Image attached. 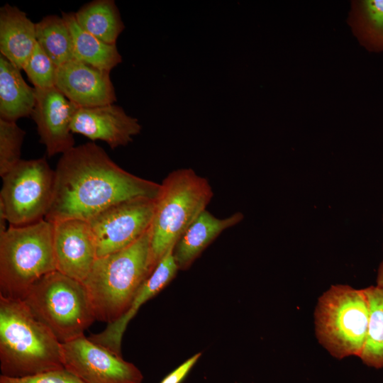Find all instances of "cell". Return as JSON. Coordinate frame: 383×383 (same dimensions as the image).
Segmentation results:
<instances>
[{
	"mask_svg": "<svg viewBox=\"0 0 383 383\" xmlns=\"http://www.w3.org/2000/svg\"><path fill=\"white\" fill-rule=\"evenodd\" d=\"M155 207V199L137 197L111 205L88 220L97 257L121 250L140 239L150 228Z\"/></svg>",
	"mask_w": 383,
	"mask_h": 383,
	"instance_id": "9",
	"label": "cell"
},
{
	"mask_svg": "<svg viewBox=\"0 0 383 383\" xmlns=\"http://www.w3.org/2000/svg\"><path fill=\"white\" fill-rule=\"evenodd\" d=\"M35 104L31 118L36 124L40 142L48 157L62 155L74 147L71 122L77 105L67 99L56 87L35 88Z\"/></svg>",
	"mask_w": 383,
	"mask_h": 383,
	"instance_id": "11",
	"label": "cell"
},
{
	"mask_svg": "<svg viewBox=\"0 0 383 383\" xmlns=\"http://www.w3.org/2000/svg\"><path fill=\"white\" fill-rule=\"evenodd\" d=\"M35 29L37 43L57 67L74 59L72 35L62 16H45Z\"/></svg>",
	"mask_w": 383,
	"mask_h": 383,
	"instance_id": "22",
	"label": "cell"
},
{
	"mask_svg": "<svg viewBox=\"0 0 383 383\" xmlns=\"http://www.w3.org/2000/svg\"><path fill=\"white\" fill-rule=\"evenodd\" d=\"M243 214L236 212L224 218L204 210L188 227L174 246L173 255L179 270L190 267L201 252L225 230L239 223Z\"/></svg>",
	"mask_w": 383,
	"mask_h": 383,
	"instance_id": "16",
	"label": "cell"
},
{
	"mask_svg": "<svg viewBox=\"0 0 383 383\" xmlns=\"http://www.w3.org/2000/svg\"><path fill=\"white\" fill-rule=\"evenodd\" d=\"M22 301L60 343L84 335L96 321L83 283L57 270L36 281Z\"/></svg>",
	"mask_w": 383,
	"mask_h": 383,
	"instance_id": "6",
	"label": "cell"
},
{
	"mask_svg": "<svg viewBox=\"0 0 383 383\" xmlns=\"http://www.w3.org/2000/svg\"><path fill=\"white\" fill-rule=\"evenodd\" d=\"M377 286L383 289V262L381 263L379 268Z\"/></svg>",
	"mask_w": 383,
	"mask_h": 383,
	"instance_id": "28",
	"label": "cell"
},
{
	"mask_svg": "<svg viewBox=\"0 0 383 383\" xmlns=\"http://www.w3.org/2000/svg\"><path fill=\"white\" fill-rule=\"evenodd\" d=\"M171 247L157 264L155 270L144 282L133 299L127 311L115 321L108 323L105 329L92 334L88 338L94 343L122 356L121 343L123 333L130 321L139 308L164 289L176 276L179 268Z\"/></svg>",
	"mask_w": 383,
	"mask_h": 383,
	"instance_id": "15",
	"label": "cell"
},
{
	"mask_svg": "<svg viewBox=\"0 0 383 383\" xmlns=\"http://www.w3.org/2000/svg\"><path fill=\"white\" fill-rule=\"evenodd\" d=\"M370 319L365 289L335 284L318 299L314 311L318 342L335 358L359 357L365 343Z\"/></svg>",
	"mask_w": 383,
	"mask_h": 383,
	"instance_id": "7",
	"label": "cell"
},
{
	"mask_svg": "<svg viewBox=\"0 0 383 383\" xmlns=\"http://www.w3.org/2000/svg\"><path fill=\"white\" fill-rule=\"evenodd\" d=\"M37 43L35 23L15 6L0 9V52L20 70L31 55Z\"/></svg>",
	"mask_w": 383,
	"mask_h": 383,
	"instance_id": "17",
	"label": "cell"
},
{
	"mask_svg": "<svg viewBox=\"0 0 383 383\" xmlns=\"http://www.w3.org/2000/svg\"><path fill=\"white\" fill-rule=\"evenodd\" d=\"M141 128L137 118L113 104L94 107L77 106L71 122L72 133L81 134L92 141L102 140L111 149L132 142Z\"/></svg>",
	"mask_w": 383,
	"mask_h": 383,
	"instance_id": "13",
	"label": "cell"
},
{
	"mask_svg": "<svg viewBox=\"0 0 383 383\" xmlns=\"http://www.w3.org/2000/svg\"><path fill=\"white\" fill-rule=\"evenodd\" d=\"M52 223L56 270L83 282L98 258L88 221L66 219Z\"/></svg>",
	"mask_w": 383,
	"mask_h": 383,
	"instance_id": "12",
	"label": "cell"
},
{
	"mask_svg": "<svg viewBox=\"0 0 383 383\" xmlns=\"http://www.w3.org/2000/svg\"><path fill=\"white\" fill-rule=\"evenodd\" d=\"M199 353L193 355L167 375L160 383H181L201 357Z\"/></svg>",
	"mask_w": 383,
	"mask_h": 383,
	"instance_id": "27",
	"label": "cell"
},
{
	"mask_svg": "<svg viewBox=\"0 0 383 383\" xmlns=\"http://www.w3.org/2000/svg\"><path fill=\"white\" fill-rule=\"evenodd\" d=\"M155 267L150 228L131 245L98 257L82 282L96 320L108 324L123 316Z\"/></svg>",
	"mask_w": 383,
	"mask_h": 383,
	"instance_id": "2",
	"label": "cell"
},
{
	"mask_svg": "<svg viewBox=\"0 0 383 383\" xmlns=\"http://www.w3.org/2000/svg\"><path fill=\"white\" fill-rule=\"evenodd\" d=\"M60 353L64 368L84 383H141L143 379L135 365L84 335L61 343Z\"/></svg>",
	"mask_w": 383,
	"mask_h": 383,
	"instance_id": "10",
	"label": "cell"
},
{
	"mask_svg": "<svg viewBox=\"0 0 383 383\" xmlns=\"http://www.w3.org/2000/svg\"><path fill=\"white\" fill-rule=\"evenodd\" d=\"M57 67L36 43L23 70L34 88L47 89L55 87Z\"/></svg>",
	"mask_w": 383,
	"mask_h": 383,
	"instance_id": "25",
	"label": "cell"
},
{
	"mask_svg": "<svg viewBox=\"0 0 383 383\" xmlns=\"http://www.w3.org/2000/svg\"><path fill=\"white\" fill-rule=\"evenodd\" d=\"M55 270L52 222L9 225L0 235V296L23 300L36 281Z\"/></svg>",
	"mask_w": 383,
	"mask_h": 383,
	"instance_id": "4",
	"label": "cell"
},
{
	"mask_svg": "<svg viewBox=\"0 0 383 383\" xmlns=\"http://www.w3.org/2000/svg\"><path fill=\"white\" fill-rule=\"evenodd\" d=\"M110 72L72 59L57 67L55 87L78 106L113 104L117 98Z\"/></svg>",
	"mask_w": 383,
	"mask_h": 383,
	"instance_id": "14",
	"label": "cell"
},
{
	"mask_svg": "<svg viewBox=\"0 0 383 383\" xmlns=\"http://www.w3.org/2000/svg\"><path fill=\"white\" fill-rule=\"evenodd\" d=\"M72 35L74 59L111 72L122 62L116 45L106 44L79 27L74 13H62Z\"/></svg>",
	"mask_w": 383,
	"mask_h": 383,
	"instance_id": "20",
	"label": "cell"
},
{
	"mask_svg": "<svg viewBox=\"0 0 383 383\" xmlns=\"http://www.w3.org/2000/svg\"><path fill=\"white\" fill-rule=\"evenodd\" d=\"M0 206L11 226L45 218L55 189V172L45 157L21 160L2 177Z\"/></svg>",
	"mask_w": 383,
	"mask_h": 383,
	"instance_id": "8",
	"label": "cell"
},
{
	"mask_svg": "<svg viewBox=\"0 0 383 383\" xmlns=\"http://www.w3.org/2000/svg\"><path fill=\"white\" fill-rule=\"evenodd\" d=\"M26 132L16 121L0 118V175L2 177L21 160Z\"/></svg>",
	"mask_w": 383,
	"mask_h": 383,
	"instance_id": "24",
	"label": "cell"
},
{
	"mask_svg": "<svg viewBox=\"0 0 383 383\" xmlns=\"http://www.w3.org/2000/svg\"><path fill=\"white\" fill-rule=\"evenodd\" d=\"M61 343L22 300L0 296L1 374L21 377L64 368Z\"/></svg>",
	"mask_w": 383,
	"mask_h": 383,
	"instance_id": "3",
	"label": "cell"
},
{
	"mask_svg": "<svg viewBox=\"0 0 383 383\" xmlns=\"http://www.w3.org/2000/svg\"><path fill=\"white\" fill-rule=\"evenodd\" d=\"M21 70L0 55V118L16 121L30 116L35 104V88L23 79Z\"/></svg>",
	"mask_w": 383,
	"mask_h": 383,
	"instance_id": "18",
	"label": "cell"
},
{
	"mask_svg": "<svg viewBox=\"0 0 383 383\" xmlns=\"http://www.w3.org/2000/svg\"><path fill=\"white\" fill-rule=\"evenodd\" d=\"M0 383H84L66 369L47 371L21 377L1 374Z\"/></svg>",
	"mask_w": 383,
	"mask_h": 383,
	"instance_id": "26",
	"label": "cell"
},
{
	"mask_svg": "<svg viewBox=\"0 0 383 383\" xmlns=\"http://www.w3.org/2000/svg\"><path fill=\"white\" fill-rule=\"evenodd\" d=\"M370 307V319L362 361L377 369L383 367V289L372 286L365 289Z\"/></svg>",
	"mask_w": 383,
	"mask_h": 383,
	"instance_id": "23",
	"label": "cell"
},
{
	"mask_svg": "<svg viewBox=\"0 0 383 383\" xmlns=\"http://www.w3.org/2000/svg\"><path fill=\"white\" fill-rule=\"evenodd\" d=\"M160 184L150 226L151 249L156 265L206 209L213 196L207 179L191 168L172 171Z\"/></svg>",
	"mask_w": 383,
	"mask_h": 383,
	"instance_id": "5",
	"label": "cell"
},
{
	"mask_svg": "<svg viewBox=\"0 0 383 383\" xmlns=\"http://www.w3.org/2000/svg\"><path fill=\"white\" fill-rule=\"evenodd\" d=\"M348 21L365 48L383 50V0L353 1Z\"/></svg>",
	"mask_w": 383,
	"mask_h": 383,
	"instance_id": "21",
	"label": "cell"
},
{
	"mask_svg": "<svg viewBox=\"0 0 383 383\" xmlns=\"http://www.w3.org/2000/svg\"><path fill=\"white\" fill-rule=\"evenodd\" d=\"M55 189L45 219L88 221L118 202L147 197L156 200L161 184L119 167L94 142L63 153L55 170Z\"/></svg>",
	"mask_w": 383,
	"mask_h": 383,
	"instance_id": "1",
	"label": "cell"
},
{
	"mask_svg": "<svg viewBox=\"0 0 383 383\" xmlns=\"http://www.w3.org/2000/svg\"><path fill=\"white\" fill-rule=\"evenodd\" d=\"M74 16L81 28L109 45H116L125 28L113 0H93L84 4Z\"/></svg>",
	"mask_w": 383,
	"mask_h": 383,
	"instance_id": "19",
	"label": "cell"
}]
</instances>
